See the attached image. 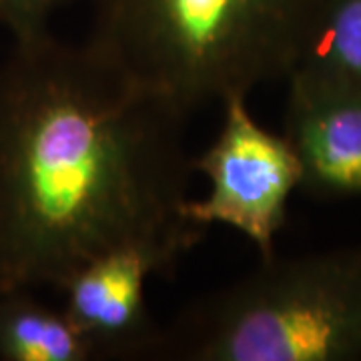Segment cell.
<instances>
[{"mask_svg": "<svg viewBox=\"0 0 361 361\" xmlns=\"http://www.w3.org/2000/svg\"><path fill=\"white\" fill-rule=\"evenodd\" d=\"M183 125L89 40H13L0 63V291L59 293L116 247L179 261L197 245Z\"/></svg>", "mask_w": 361, "mask_h": 361, "instance_id": "cell-1", "label": "cell"}, {"mask_svg": "<svg viewBox=\"0 0 361 361\" xmlns=\"http://www.w3.org/2000/svg\"><path fill=\"white\" fill-rule=\"evenodd\" d=\"M89 42L187 116L285 80L317 0H97Z\"/></svg>", "mask_w": 361, "mask_h": 361, "instance_id": "cell-2", "label": "cell"}, {"mask_svg": "<svg viewBox=\"0 0 361 361\" xmlns=\"http://www.w3.org/2000/svg\"><path fill=\"white\" fill-rule=\"evenodd\" d=\"M163 360H361V247L263 265L163 329Z\"/></svg>", "mask_w": 361, "mask_h": 361, "instance_id": "cell-3", "label": "cell"}, {"mask_svg": "<svg viewBox=\"0 0 361 361\" xmlns=\"http://www.w3.org/2000/svg\"><path fill=\"white\" fill-rule=\"evenodd\" d=\"M221 106L217 139L191 159L193 173L209 180V191L199 201H187L185 217L205 231L211 225L233 227L269 259L275 235L285 225L287 201L301 180L299 161L285 137L255 123L247 99L233 97Z\"/></svg>", "mask_w": 361, "mask_h": 361, "instance_id": "cell-4", "label": "cell"}, {"mask_svg": "<svg viewBox=\"0 0 361 361\" xmlns=\"http://www.w3.org/2000/svg\"><path fill=\"white\" fill-rule=\"evenodd\" d=\"M177 259L142 245L116 247L90 259L59 289L63 311L92 360L159 357L163 329L149 315L145 289L153 275L175 271Z\"/></svg>", "mask_w": 361, "mask_h": 361, "instance_id": "cell-5", "label": "cell"}, {"mask_svg": "<svg viewBox=\"0 0 361 361\" xmlns=\"http://www.w3.org/2000/svg\"><path fill=\"white\" fill-rule=\"evenodd\" d=\"M285 141L315 199L361 197V92L291 73L285 78Z\"/></svg>", "mask_w": 361, "mask_h": 361, "instance_id": "cell-6", "label": "cell"}, {"mask_svg": "<svg viewBox=\"0 0 361 361\" xmlns=\"http://www.w3.org/2000/svg\"><path fill=\"white\" fill-rule=\"evenodd\" d=\"M0 361H92L63 307L30 289L0 291Z\"/></svg>", "mask_w": 361, "mask_h": 361, "instance_id": "cell-7", "label": "cell"}, {"mask_svg": "<svg viewBox=\"0 0 361 361\" xmlns=\"http://www.w3.org/2000/svg\"><path fill=\"white\" fill-rule=\"evenodd\" d=\"M291 73L361 92V0H317Z\"/></svg>", "mask_w": 361, "mask_h": 361, "instance_id": "cell-8", "label": "cell"}, {"mask_svg": "<svg viewBox=\"0 0 361 361\" xmlns=\"http://www.w3.org/2000/svg\"><path fill=\"white\" fill-rule=\"evenodd\" d=\"M68 0H0V28L13 40H25L49 32V18Z\"/></svg>", "mask_w": 361, "mask_h": 361, "instance_id": "cell-9", "label": "cell"}]
</instances>
